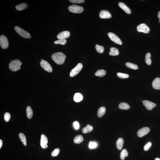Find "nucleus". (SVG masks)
<instances>
[{"label":"nucleus","instance_id":"f257e3e1","mask_svg":"<svg viewBox=\"0 0 160 160\" xmlns=\"http://www.w3.org/2000/svg\"><path fill=\"white\" fill-rule=\"evenodd\" d=\"M52 58L56 64L62 65L65 62L66 57L63 53L59 52L55 53L52 55Z\"/></svg>","mask_w":160,"mask_h":160},{"label":"nucleus","instance_id":"f03ea898","mask_svg":"<svg viewBox=\"0 0 160 160\" xmlns=\"http://www.w3.org/2000/svg\"><path fill=\"white\" fill-rule=\"evenodd\" d=\"M22 64V63L19 60H15L10 63L9 67L11 71L12 72H16L20 70Z\"/></svg>","mask_w":160,"mask_h":160},{"label":"nucleus","instance_id":"7ed1b4c3","mask_svg":"<svg viewBox=\"0 0 160 160\" xmlns=\"http://www.w3.org/2000/svg\"><path fill=\"white\" fill-rule=\"evenodd\" d=\"M15 30L21 36L25 38L29 39L31 38L30 34L23 29L18 26H16L14 28Z\"/></svg>","mask_w":160,"mask_h":160},{"label":"nucleus","instance_id":"20e7f679","mask_svg":"<svg viewBox=\"0 0 160 160\" xmlns=\"http://www.w3.org/2000/svg\"><path fill=\"white\" fill-rule=\"evenodd\" d=\"M68 9L70 12L76 13H81L84 11V8L82 7L75 4L69 6Z\"/></svg>","mask_w":160,"mask_h":160},{"label":"nucleus","instance_id":"39448f33","mask_svg":"<svg viewBox=\"0 0 160 160\" xmlns=\"http://www.w3.org/2000/svg\"><path fill=\"white\" fill-rule=\"evenodd\" d=\"M82 64L81 63H79L71 71L70 73V76L73 77L77 75L81 71L82 69Z\"/></svg>","mask_w":160,"mask_h":160},{"label":"nucleus","instance_id":"423d86ee","mask_svg":"<svg viewBox=\"0 0 160 160\" xmlns=\"http://www.w3.org/2000/svg\"><path fill=\"white\" fill-rule=\"evenodd\" d=\"M0 45L3 49H6L8 47V41L5 36L1 35L0 37Z\"/></svg>","mask_w":160,"mask_h":160},{"label":"nucleus","instance_id":"0eeeda50","mask_svg":"<svg viewBox=\"0 0 160 160\" xmlns=\"http://www.w3.org/2000/svg\"><path fill=\"white\" fill-rule=\"evenodd\" d=\"M108 35L110 40L115 43L120 45L122 44L121 40L115 34L112 33H108Z\"/></svg>","mask_w":160,"mask_h":160},{"label":"nucleus","instance_id":"6e6552de","mask_svg":"<svg viewBox=\"0 0 160 160\" xmlns=\"http://www.w3.org/2000/svg\"><path fill=\"white\" fill-rule=\"evenodd\" d=\"M40 65L45 70L48 72H51L53 71V69L51 65L46 61L42 60L40 63Z\"/></svg>","mask_w":160,"mask_h":160},{"label":"nucleus","instance_id":"1a4fd4ad","mask_svg":"<svg viewBox=\"0 0 160 160\" xmlns=\"http://www.w3.org/2000/svg\"><path fill=\"white\" fill-rule=\"evenodd\" d=\"M137 30L139 32L148 33L150 31V29L148 26L145 24H141L138 25L137 28Z\"/></svg>","mask_w":160,"mask_h":160},{"label":"nucleus","instance_id":"9d476101","mask_svg":"<svg viewBox=\"0 0 160 160\" xmlns=\"http://www.w3.org/2000/svg\"><path fill=\"white\" fill-rule=\"evenodd\" d=\"M150 131V129L148 127H145L142 128L138 131L137 135L139 137L144 136V135L148 134Z\"/></svg>","mask_w":160,"mask_h":160},{"label":"nucleus","instance_id":"9b49d317","mask_svg":"<svg viewBox=\"0 0 160 160\" xmlns=\"http://www.w3.org/2000/svg\"><path fill=\"white\" fill-rule=\"evenodd\" d=\"M48 142V139L47 137L45 135L42 134L41 135L40 144L42 148L45 149L48 148V146L47 144Z\"/></svg>","mask_w":160,"mask_h":160},{"label":"nucleus","instance_id":"f8f14e48","mask_svg":"<svg viewBox=\"0 0 160 160\" xmlns=\"http://www.w3.org/2000/svg\"><path fill=\"white\" fill-rule=\"evenodd\" d=\"M143 103L146 109L149 110H152L153 108L155 107L156 105L155 103L147 100L143 101Z\"/></svg>","mask_w":160,"mask_h":160},{"label":"nucleus","instance_id":"ddd939ff","mask_svg":"<svg viewBox=\"0 0 160 160\" xmlns=\"http://www.w3.org/2000/svg\"><path fill=\"white\" fill-rule=\"evenodd\" d=\"M99 16L102 19H108L111 18V13L106 10H102L99 13Z\"/></svg>","mask_w":160,"mask_h":160},{"label":"nucleus","instance_id":"4468645a","mask_svg":"<svg viewBox=\"0 0 160 160\" xmlns=\"http://www.w3.org/2000/svg\"><path fill=\"white\" fill-rule=\"evenodd\" d=\"M70 35V32L68 31H65L59 33L57 35V37L59 40L65 39L67 38H69Z\"/></svg>","mask_w":160,"mask_h":160},{"label":"nucleus","instance_id":"2eb2a0df","mask_svg":"<svg viewBox=\"0 0 160 160\" xmlns=\"http://www.w3.org/2000/svg\"><path fill=\"white\" fill-rule=\"evenodd\" d=\"M153 87L156 90H160V78H157L154 79L152 83Z\"/></svg>","mask_w":160,"mask_h":160},{"label":"nucleus","instance_id":"dca6fc26","mask_svg":"<svg viewBox=\"0 0 160 160\" xmlns=\"http://www.w3.org/2000/svg\"><path fill=\"white\" fill-rule=\"evenodd\" d=\"M118 5L120 8L122 9L125 12L128 14H130L131 11L130 9L127 6L126 4L122 2H120L118 3Z\"/></svg>","mask_w":160,"mask_h":160},{"label":"nucleus","instance_id":"f3484780","mask_svg":"<svg viewBox=\"0 0 160 160\" xmlns=\"http://www.w3.org/2000/svg\"><path fill=\"white\" fill-rule=\"evenodd\" d=\"M124 144V140L122 138H119L117 140L116 142V146L117 149L121 150L123 148V145Z\"/></svg>","mask_w":160,"mask_h":160},{"label":"nucleus","instance_id":"a211bd4d","mask_svg":"<svg viewBox=\"0 0 160 160\" xmlns=\"http://www.w3.org/2000/svg\"><path fill=\"white\" fill-rule=\"evenodd\" d=\"M28 5L26 3H22L16 6V8L18 11H22L27 8Z\"/></svg>","mask_w":160,"mask_h":160},{"label":"nucleus","instance_id":"6ab92c4d","mask_svg":"<svg viewBox=\"0 0 160 160\" xmlns=\"http://www.w3.org/2000/svg\"><path fill=\"white\" fill-rule=\"evenodd\" d=\"M110 51L109 55L111 56H117L119 55V52L118 49L115 47H112L110 48Z\"/></svg>","mask_w":160,"mask_h":160},{"label":"nucleus","instance_id":"aec40b11","mask_svg":"<svg viewBox=\"0 0 160 160\" xmlns=\"http://www.w3.org/2000/svg\"><path fill=\"white\" fill-rule=\"evenodd\" d=\"M106 111V108L104 107H100L98 109L97 112V116L99 117H102L104 115Z\"/></svg>","mask_w":160,"mask_h":160},{"label":"nucleus","instance_id":"412c9836","mask_svg":"<svg viewBox=\"0 0 160 160\" xmlns=\"http://www.w3.org/2000/svg\"><path fill=\"white\" fill-rule=\"evenodd\" d=\"M26 114H27V118L29 119H31L33 115V110L30 106H27L26 109Z\"/></svg>","mask_w":160,"mask_h":160},{"label":"nucleus","instance_id":"4be33fe9","mask_svg":"<svg viewBox=\"0 0 160 160\" xmlns=\"http://www.w3.org/2000/svg\"><path fill=\"white\" fill-rule=\"evenodd\" d=\"M93 129V127L90 125H87L86 127L83 128L82 130V133L86 134L92 131Z\"/></svg>","mask_w":160,"mask_h":160},{"label":"nucleus","instance_id":"5701e85b","mask_svg":"<svg viewBox=\"0 0 160 160\" xmlns=\"http://www.w3.org/2000/svg\"><path fill=\"white\" fill-rule=\"evenodd\" d=\"M83 96L81 94L79 93H76L74 95V100L75 102H80L82 100Z\"/></svg>","mask_w":160,"mask_h":160},{"label":"nucleus","instance_id":"b1692460","mask_svg":"<svg viewBox=\"0 0 160 160\" xmlns=\"http://www.w3.org/2000/svg\"><path fill=\"white\" fill-rule=\"evenodd\" d=\"M83 137L81 135H78L75 137L74 141L75 144H78L81 143L83 141Z\"/></svg>","mask_w":160,"mask_h":160},{"label":"nucleus","instance_id":"393cba45","mask_svg":"<svg viewBox=\"0 0 160 160\" xmlns=\"http://www.w3.org/2000/svg\"><path fill=\"white\" fill-rule=\"evenodd\" d=\"M119 108L123 110H128L130 109V106L127 103L125 102H122L119 104Z\"/></svg>","mask_w":160,"mask_h":160},{"label":"nucleus","instance_id":"a878e982","mask_svg":"<svg viewBox=\"0 0 160 160\" xmlns=\"http://www.w3.org/2000/svg\"><path fill=\"white\" fill-rule=\"evenodd\" d=\"M106 72L103 70H98L95 73V75L99 77H102L105 75Z\"/></svg>","mask_w":160,"mask_h":160},{"label":"nucleus","instance_id":"bb28decb","mask_svg":"<svg viewBox=\"0 0 160 160\" xmlns=\"http://www.w3.org/2000/svg\"><path fill=\"white\" fill-rule=\"evenodd\" d=\"M19 136L20 139L22 143L25 146H26L27 145V141H26V136L25 135L22 133H20L19 134Z\"/></svg>","mask_w":160,"mask_h":160},{"label":"nucleus","instance_id":"cd10ccee","mask_svg":"<svg viewBox=\"0 0 160 160\" xmlns=\"http://www.w3.org/2000/svg\"><path fill=\"white\" fill-rule=\"evenodd\" d=\"M151 56V55L149 53H147L145 55V61L146 64L148 65H150L152 63Z\"/></svg>","mask_w":160,"mask_h":160},{"label":"nucleus","instance_id":"c85d7f7f","mask_svg":"<svg viewBox=\"0 0 160 160\" xmlns=\"http://www.w3.org/2000/svg\"><path fill=\"white\" fill-rule=\"evenodd\" d=\"M128 155V152L126 149H124L123 150L120 154V158L122 160L125 159V157H127Z\"/></svg>","mask_w":160,"mask_h":160},{"label":"nucleus","instance_id":"c756f323","mask_svg":"<svg viewBox=\"0 0 160 160\" xmlns=\"http://www.w3.org/2000/svg\"><path fill=\"white\" fill-rule=\"evenodd\" d=\"M125 65L127 67L129 68L137 70L138 69V67L136 64L130 62H127L125 64Z\"/></svg>","mask_w":160,"mask_h":160},{"label":"nucleus","instance_id":"7c9ffc66","mask_svg":"<svg viewBox=\"0 0 160 160\" xmlns=\"http://www.w3.org/2000/svg\"><path fill=\"white\" fill-rule=\"evenodd\" d=\"M95 49L97 52L100 53H102L104 52V49L103 46L97 44L95 46Z\"/></svg>","mask_w":160,"mask_h":160},{"label":"nucleus","instance_id":"2f4dec72","mask_svg":"<svg viewBox=\"0 0 160 160\" xmlns=\"http://www.w3.org/2000/svg\"><path fill=\"white\" fill-rule=\"evenodd\" d=\"M117 75L119 78L121 79H126L129 78V76L128 74H126L123 73H117Z\"/></svg>","mask_w":160,"mask_h":160},{"label":"nucleus","instance_id":"473e14b6","mask_svg":"<svg viewBox=\"0 0 160 160\" xmlns=\"http://www.w3.org/2000/svg\"><path fill=\"white\" fill-rule=\"evenodd\" d=\"M66 39H62V40H59L55 41L54 43L56 44H60L63 45L66 44Z\"/></svg>","mask_w":160,"mask_h":160},{"label":"nucleus","instance_id":"72a5a7b5","mask_svg":"<svg viewBox=\"0 0 160 160\" xmlns=\"http://www.w3.org/2000/svg\"><path fill=\"white\" fill-rule=\"evenodd\" d=\"M11 115L9 113H5L4 115V120L7 122H8L11 118Z\"/></svg>","mask_w":160,"mask_h":160},{"label":"nucleus","instance_id":"f704fd0d","mask_svg":"<svg viewBox=\"0 0 160 160\" xmlns=\"http://www.w3.org/2000/svg\"><path fill=\"white\" fill-rule=\"evenodd\" d=\"M60 152V150L59 148L55 149L51 153V155L53 156H57Z\"/></svg>","mask_w":160,"mask_h":160},{"label":"nucleus","instance_id":"c9c22d12","mask_svg":"<svg viewBox=\"0 0 160 160\" xmlns=\"http://www.w3.org/2000/svg\"><path fill=\"white\" fill-rule=\"evenodd\" d=\"M97 146V144L96 142H90L89 145V147L90 149H93V148H95Z\"/></svg>","mask_w":160,"mask_h":160},{"label":"nucleus","instance_id":"e433bc0d","mask_svg":"<svg viewBox=\"0 0 160 160\" xmlns=\"http://www.w3.org/2000/svg\"><path fill=\"white\" fill-rule=\"evenodd\" d=\"M152 143L150 142H148L146 144L144 147V150L145 151H147L151 147Z\"/></svg>","mask_w":160,"mask_h":160},{"label":"nucleus","instance_id":"4c0bfd02","mask_svg":"<svg viewBox=\"0 0 160 160\" xmlns=\"http://www.w3.org/2000/svg\"><path fill=\"white\" fill-rule=\"evenodd\" d=\"M69 1L71 3H77V4L83 3L85 2V0H70Z\"/></svg>","mask_w":160,"mask_h":160},{"label":"nucleus","instance_id":"58836bf2","mask_svg":"<svg viewBox=\"0 0 160 160\" xmlns=\"http://www.w3.org/2000/svg\"><path fill=\"white\" fill-rule=\"evenodd\" d=\"M73 125L75 129L76 130H78L79 128V123L78 122H74L73 123Z\"/></svg>","mask_w":160,"mask_h":160},{"label":"nucleus","instance_id":"ea45409f","mask_svg":"<svg viewBox=\"0 0 160 160\" xmlns=\"http://www.w3.org/2000/svg\"><path fill=\"white\" fill-rule=\"evenodd\" d=\"M3 141L2 140L0 139V148H1L2 147V145H3Z\"/></svg>","mask_w":160,"mask_h":160},{"label":"nucleus","instance_id":"a19ab883","mask_svg":"<svg viewBox=\"0 0 160 160\" xmlns=\"http://www.w3.org/2000/svg\"><path fill=\"white\" fill-rule=\"evenodd\" d=\"M158 17L159 19V21L160 23V11L158 12Z\"/></svg>","mask_w":160,"mask_h":160},{"label":"nucleus","instance_id":"79ce46f5","mask_svg":"<svg viewBox=\"0 0 160 160\" xmlns=\"http://www.w3.org/2000/svg\"><path fill=\"white\" fill-rule=\"evenodd\" d=\"M155 160H160V159L159 158H156L155 159Z\"/></svg>","mask_w":160,"mask_h":160}]
</instances>
